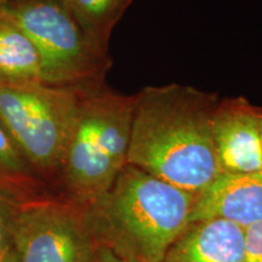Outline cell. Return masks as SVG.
Instances as JSON below:
<instances>
[{"label": "cell", "mask_w": 262, "mask_h": 262, "mask_svg": "<svg viewBox=\"0 0 262 262\" xmlns=\"http://www.w3.org/2000/svg\"><path fill=\"white\" fill-rule=\"evenodd\" d=\"M90 262H131V261L122 257L117 253H114L112 249L104 247V245L97 244V248L96 250H95Z\"/></svg>", "instance_id": "obj_15"}, {"label": "cell", "mask_w": 262, "mask_h": 262, "mask_svg": "<svg viewBox=\"0 0 262 262\" xmlns=\"http://www.w3.org/2000/svg\"><path fill=\"white\" fill-rule=\"evenodd\" d=\"M163 262H247L245 229L220 219L189 222Z\"/></svg>", "instance_id": "obj_9"}, {"label": "cell", "mask_w": 262, "mask_h": 262, "mask_svg": "<svg viewBox=\"0 0 262 262\" xmlns=\"http://www.w3.org/2000/svg\"><path fill=\"white\" fill-rule=\"evenodd\" d=\"M247 262H262V222L245 229Z\"/></svg>", "instance_id": "obj_14"}, {"label": "cell", "mask_w": 262, "mask_h": 262, "mask_svg": "<svg viewBox=\"0 0 262 262\" xmlns=\"http://www.w3.org/2000/svg\"><path fill=\"white\" fill-rule=\"evenodd\" d=\"M83 88L0 84V122L48 187L58 178Z\"/></svg>", "instance_id": "obj_4"}, {"label": "cell", "mask_w": 262, "mask_h": 262, "mask_svg": "<svg viewBox=\"0 0 262 262\" xmlns=\"http://www.w3.org/2000/svg\"><path fill=\"white\" fill-rule=\"evenodd\" d=\"M0 6H2V4H0Z\"/></svg>", "instance_id": "obj_19"}, {"label": "cell", "mask_w": 262, "mask_h": 262, "mask_svg": "<svg viewBox=\"0 0 262 262\" xmlns=\"http://www.w3.org/2000/svg\"><path fill=\"white\" fill-rule=\"evenodd\" d=\"M0 12L34 42L48 84L83 88L103 83L112 64L110 52L88 38L62 0H8Z\"/></svg>", "instance_id": "obj_5"}, {"label": "cell", "mask_w": 262, "mask_h": 262, "mask_svg": "<svg viewBox=\"0 0 262 262\" xmlns=\"http://www.w3.org/2000/svg\"><path fill=\"white\" fill-rule=\"evenodd\" d=\"M260 136H261V147H262V112L260 116Z\"/></svg>", "instance_id": "obj_17"}, {"label": "cell", "mask_w": 262, "mask_h": 262, "mask_svg": "<svg viewBox=\"0 0 262 262\" xmlns=\"http://www.w3.org/2000/svg\"><path fill=\"white\" fill-rule=\"evenodd\" d=\"M217 94L191 85L135 94L127 164L196 195L220 175L212 143Z\"/></svg>", "instance_id": "obj_1"}, {"label": "cell", "mask_w": 262, "mask_h": 262, "mask_svg": "<svg viewBox=\"0 0 262 262\" xmlns=\"http://www.w3.org/2000/svg\"><path fill=\"white\" fill-rule=\"evenodd\" d=\"M0 262H17V260H16L14 253L9 251V253L0 255Z\"/></svg>", "instance_id": "obj_16"}, {"label": "cell", "mask_w": 262, "mask_h": 262, "mask_svg": "<svg viewBox=\"0 0 262 262\" xmlns=\"http://www.w3.org/2000/svg\"><path fill=\"white\" fill-rule=\"evenodd\" d=\"M262 108L243 96L219 101L212 118V143L221 173L262 171Z\"/></svg>", "instance_id": "obj_7"}, {"label": "cell", "mask_w": 262, "mask_h": 262, "mask_svg": "<svg viewBox=\"0 0 262 262\" xmlns=\"http://www.w3.org/2000/svg\"><path fill=\"white\" fill-rule=\"evenodd\" d=\"M47 83L34 42L12 19L0 12V84Z\"/></svg>", "instance_id": "obj_10"}, {"label": "cell", "mask_w": 262, "mask_h": 262, "mask_svg": "<svg viewBox=\"0 0 262 262\" xmlns=\"http://www.w3.org/2000/svg\"><path fill=\"white\" fill-rule=\"evenodd\" d=\"M0 185L24 193L31 198L51 194L26 162L8 131L0 122Z\"/></svg>", "instance_id": "obj_12"}, {"label": "cell", "mask_w": 262, "mask_h": 262, "mask_svg": "<svg viewBox=\"0 0 262 262\" xmlns=\"http://www.w3.org/2000/svg\"><path fill=\"white\" fill-rule=\"evenodd\" d=\"M195 195L127 165L110 188L84 203L98 245L131 262H163L187 227Z\"/></svg>", "instance_id": "obj_2"}, {"label": "cell", "mask_w": 262, "mask_h": 262, "mask_svg": "<svg viewBox=\"0 0 262 262\" xmlns=\"http://www.w3.org/2000/svg\"><path fill=\"white\" fill-rule=\"evenodd\" d=\"M96 248L83 204L48 194L22 206L11 251L17 262H90Z\"/></svg>", "instance_id": "obj_6"}, {"label": "cell", "mask_w": 262, "mask_h": 262, "mask_svg": "<svg viewBox=\"0 0 262 262\" xmlns=\"http://www.w3.org/2000/svg\"><path fill=\"white\" fill-rule=\"evenodd\" d=\"M135 94L100 83L81 89L79 107L54 187L58 196L90 202L127 165Z\"/></svg>", "instance_id": "obj_3"}, {"label": "cell", "mask_w": 262, "mask_h": 262, "mask_svg": "<svg viewBox=\"0 0 262 262\" xmlns=\"http://www.w3.org/2000/svg\"><path fill=\"white\" fill-rule=\"evenodd\" d=\"M220 219L244 229L262 222V171L220 173L195 195L189 222Z\"/></svg>", "instance_id": "obj_8"}, {"label": "cell", "mask_w": 262, "mask_h": 262, "mask_svg": "<svg viewBox=\"0 0 262 262\" xmlns=\"http://www.w3.org/2000/svg\"><path fill=\"white\" fill-rule=\"evenodd\" d=\"M31 196L6 186L0 185V255L12 248V237L19 211Z\"/></svg>", "instance_id": "obj_13"}, {"label": "cell", "mask_w": 262, "mask_h": 262, "mask_svg": "<svg viewBox=\"0 0 262 262\" xmlns=\"http://www.w3.org/2000/svg\"><path fill=\"white\" fill-rule=\"evenodd\" d=\"M5 2H8V0H0V4H3V3H5Z\"/></svg>", "instance_id": "obj_18"}, {"label": "cell", "mask_w": 262, "mask_h": 262, "mask_svg": "<svg viewBox=\"0 0 262 262\" xmlns=\"http://www.w3.org/2000/svg\"><path fill=\"white\" fill-rule=\"evenodd\" d=\"M134 0H62L88 38L102 51L110 52L113 29Z\"/></svg>", "instance_id": "obj_11"}]
</instances>
